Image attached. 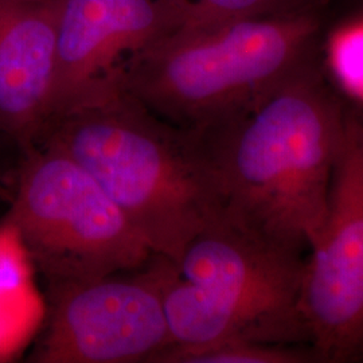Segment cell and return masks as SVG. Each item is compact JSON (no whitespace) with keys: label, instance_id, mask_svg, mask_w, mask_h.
<instances>
[{"label":"cell","instance_id":"obj_1","mask_svg":"<svg viewBox=\"0 0 363 363\" xmlns=\"http://www.w3.org/2000/svg\"><path fill=\"white\" fill-rule=\"evenodd\" d=\"M349 111L319 52L242 113L198 130L223 216L280 247L308 249L325 222Z\"/></svg>","mask_w":363,"mask_h":363},{"label":"cell","instance_id":"obj_2","mask_svg":"<svg viewBox=\"0 0 363 363\" xmlns=\"http://www.w3.org/2000/svg\"><path fill=\"white\" fill-rule=\"evenodd\" d=\"M39 143L86 169L155 256L177 261L223 214L199 132L156 116L123 86L120 73L58 109Z\"/></svg>","mask_w":363,"mask_h":363},{"label":"cell","instance_id":"obj_3","mask_svg":"<svg viewBox=\"0 0 363 363\" xmlns=\"http://www.w3.org/2000/svg\"><path fill=\"white\" fill-rule=\"evenodd\" d=\"M313 9L181 27L136 54L123 86L156 116L205 130L242 113L298 66L319 54Z\"/></svg>","mask_w":363,"mask_h":363},{"label":"cell","instance_id":"obj_4","mask_svg":"<svg viewBox=\"0 0 363 363\" xmlns=\"http://www.w3.org/2000/svg\"><path fill=\"white\" fill-rule=\"evenodd\" d=\"M304 259L223 214L195 235L177 261L162 257L172 349L229 339L298 345Z\"/></svg>","mask_w":363,"mask_h":363},{"label":"cell","instance_id":"obj_5","mask_svg":"<svg viewBox=\"0 0 363 363\" xmlns=\"http://www.w3.org/2000/svg\"><path fill=\"white\" fill-rule=\"evenodd\" d=\"M6 220L49 283L130 272L155 255L116 202L74 159L50 144L26 150Z\"/></svg>","mask_w":363,"mask_h":363},{"label":"cell","instance_id":"obj_6","mask_svg":"<svg viewBox=\"0 0 363 363\" xmlns=\"http://www.w3.org/2000/svg\"><path fill=\"white\" fill-rule=\"evenodd\" d=\"M133 272L49 283L48 316L30 361L152 362L171 347L162 257Z\"/></svg>","mask_w":363,"mask_h":363},{"label":"cell","instance_id":"obj_7","mask_svg":"<svg viewBox=\"0 0 363 363\" xmlns=\"http://www.w3.org/2000/svg\"><path fill=\"white\" fill-rule=\"evenodd\" d=\"M304 259L298 313L322 363L363 362V123L350 104L325 222Z\"/></svg>","mask_w":363,"mask_h":363},{"label":"cell","instance_id":"obj_8","mask_svg":"<svg viewBox=\"0 0 363 363\" xmlns=\"http://www.w3.org/2000/svg\"><path fill=\"white\" fill-rule=\"evenodd\" d=\"M177 28L163 0H60L52 116Z\"/></svg>","mask_w":363,"mask_h":363},{"label":"cell","instance_id":"obj_9","mask_svg":"<svg viewBox=\"0 0 363 363\" xmlns=\"http://www.w3.org/2000/svg\"><path fill=\"white\" fill-rule=\"evenodd\" d=\"M60 0H0V130L25 151L52 116Z\"/></svg>","mask_w":363,"mask_h":363},{"label":"cell","instance_id":"obj_10","mask_svg":"<svg viewBox=\"0 0 363 363\" xmlns=\"http://www.w3.org/2000/svg\"><path fill=\"white\" fill-rule=\"evenodd\" d=\"M37 267L13 222H0V363L25 355L48 316V298L37 283Z\"/></svg>","mask_w":363,"mask_h":363},{"label":"cell","instance_id":"obj_11","mask_svg":"<svg viewBox=\"0 0 363 363\" xmlns=\"http://www.w3.org/2000/svg\"><path fill=\"white\" fill-rule=\"evenodd\" d=\"M152 362L164 363H322L311 346L296 347L250 339H229L191 350L169 347Z\"/></svg>","mask_w":363,"mask_h":363},{"label":"cell","instance_id":"obj_12","mask_svg":"<svg viewBox=\"0 0 363 363\" xmlns=\"http://www.w3.org/2000/svg\"><path fill=\"white\" fill-rule=\"evenodd\" d=\"M181 27H208L240 19L294 13L312 7L310 0H163Z\"/></svg>","mask_w":363,"mask_h":363},{"label":"cell","instance_id":"obj_13","mask_svg":"<svg viewBox=\"0 0 363 363\" xmlns=\"http://www.w3.org/2000/svg\"><path fill=\"white\" fill-rule=\"evenodd\" d=\"M354 108H355V111H357L358 116H359V118H361V121H362L363 123V104L354 105Z\"/></svg>","mask_w":363,"mask_h":363},{"label":"cell","instance_id":"obj_14","mask_svg":"<svg viewBox=\"0 0 363 363\" xmlns=\"http://www.w3.org/2000/svg\"><path fill=\"white\" fill-rule=\"evenodd\" d=\"M0 194H1V186H0Z\"/></svg>","mask_w":363,"mask_h":363}]
</instances>
